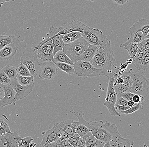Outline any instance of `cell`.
<instances>
[{"mask_svg": "<svg viewBox=\"0 0 149 147\" xmlns=\"http://www.w3.org/2000/svg\"><path fill=\"white\" fill-rule=\"evenodd\" d=\"M74 115L78 118L77 123L82 124L88 128L92 135L98 139L105 143L109 142L112 137L120 134L115 124L107 121L105 123L102 121L99 122L86 121L84 118V113L82 111L75 112Z\"/></svg>", "mask_w": 149, "mask_h": 147, "instance_id": "obj_1", "label": "cell"}, {"mask_svg": "<svg viewBox=\"0 0 149 147\" xmlns=\"http://www.w3.org/2000/svg\"><path fill=\"white\" fill-rule=\"evenodd\" d=\"M95 68L105 71L115 68L116 60L112 48L111 41L109 40L104 45L98 47L96 52L89 62Z\"/></svg>", "mask_w": 149, "mask_h": 147, "instance_id": "obj_2", "label": "cell"}, {"mask_svg": "<svg viewBox=\"0 0 149 147\" xmlns=\"http://www.w3.org/2000/svg\"><path fill=\"white\" fill-rule=\"evenodd\" d=\"M118 76L119 74L117 72L112 71L107 76L109 79V84L107 88V97L105 98L104 105L107 107L110 114L112 116L120 117L121 114L115 109V105L117 96L114 89V82Z\"/></svg>", "mask_w": 149, "mask_h": 147, "instance_id": "obj_3", "label": "cell"}, {"mask_svg": "<svg viewBox=\"0 0 149 147\" xmlns=\"http://www.w3.org/2000/svg\"><path fill=\"white\" fill-rule=\"evenodd\" d=\"M74 73L78 77L83 78L105 76L106 71L93 66L89 62L79 60L73 65Z\"/></svg>", "mask_w": 149, "mask_h": 147, "instance_id": "obj_4", "label": "cell"}, {"mask_svg": "<svg viewBox=\"0 0 149 147\" xmlns=\"http://www.w3.org/2000/svg\"><path fill=\"white\" fill-rule=\"evenodd\" d=\"M89 44L82 37L72 42L65 44L62 51L74 63L79 61L80 56Z\"/></svg>", "mask_w": 149, "mask_h": 147, "instance_id": "obj_5", "label": "cell"}, {"mask_svg": "<svg viewBox=\"0 0 149 147\" xmlns=\"http://www.w3.org/2000/svg\"><path fill=\"white\" fill-rule=\"evenodd\" d=\"M82 37L89 44L95 45L97 47L103 46L109 41L106 35L97 29L91 28L85 25L81 32Z\"/></svg>", "mask_w": 149, "mask_h": 147, "instance_id": "obj_6", "label": "cell"}, {"mask_svg": "<svg viewBox=\"0 0 149 147\" xmlns=\"http://www.w3.org/2000/svg\"><path fill=\"white\" fill-rule=\"evenodd\" d=\"M149 81L141 73L133 72L130 92L134 94L141 95L146 97L148 93Z\"/></svg>", "mask_w": 149, "mask_h": 147, "instance_id": "obj_7", "label": "cell"}, {"mask_svg": "<svg viewBox=\"0 0 149 147\" xmlns=\"http://www.w3.org/2000/svg\"><path fill=\"white\" fill-rule=\"evenodd\" d=\"M20 63L25 65L29 70L31 76H38L40 62L35 51L30 49L29 52L23 53L20 59Z\"/></svg>", "mask_w": 149, "mask_h": 147, "instance_id": "obj_8", "label": "cell"}, {"mask_svg": "<svg viewBox=\"0 0 149 147\" xmlns=\"http://www.w3.org/2000/svg\"><path fill=\"white\" fill-rule=\"evenodd\" d=\"M58 70L55 63L52 61L40 62L38 75L41 80H51L57 74Z\"/></svg>", "mask_w": 149, "mask_h": 147, "instance_id": "obj_9", "label": "cell"}, {"mask_svg": "<svg viewBox=\"0 0 149 147\" xmlns=\"http://www.w3.org/2000/svg\"><path fill=\"white\" fill-rule=\"evenodd\" d=\"M9 84L15 92L14 97V103L17 100L23 99L30 94L34 87V82L32 81L29 85L22 86L19 84L16 79L10 80Z\"/></svg>", "mask_w": 149, "mask_h": 147, "instance_id": "obj_10", "label": "cell"}, {"mask_svg": "<svg viewBox=\"0 0 149 147\" xmlns=\"http://www.w3.org/2000/svg\"><path fill=\"white\" fill-rule=\"evenodd\" d=\"M20 137L17 132L0 134V147H18V140Z\"/></svg>", "mask_w": 149, "mask_h": 147, "instance_id": "obj_11", "label": "cell"}, {"mask_svg": "<svg viewBox=\"0 0 149 147\" xmlns=\"http://www.w3.org/2000/svg\"><path fill=\"white\" fill-rule=\"evenodd\" d=\"M85 24L79 20H74L70 23H65L59 28L58 33L54 36L67 34L73 31H79L81 33L84 27Z\"/></svg>", "mask_w": 149, "mask_h": 147, "instance_id": "obj_12", "label": "cell"}, {"mask_svg": "<svg viewBox=\"0 0 149 147\" xmlns=\"http://www.w3.org/2000/svg\"><path fill=\"white\" fill-rule=\"evenodd\" d=\"M132 64L138 69L148 71L149 70V56L138 52L134 57L132 59Z\"/></svg>", "mask_w": 149, "mask_h": 147, "instance_id": "obj_13", "label": "cell"}, {"mask_svg": "<svg viewBox=\"0 0 149 147\" xmlns=\"http://www.w3.org/2000/svg\"><path fill=\"white\" fill-rule=\"evenodd\" d=\"M4 93V96L0 100V108L7 105L15 104L14 97L15 92L9 84H1Z\"/></svg>", "mask_w": 149, "mask_h": 147, "instance_id": "obj_14", "label": "cell"}, {"mask_svg": "<svg viewBox=\"0 0 149 147\" xmlns=\"http://www.w3.org/2000/svg\"><path fill=\"white\" fill-rule=\"evenodd\" d=\"M129 33H134L136 31H141L143 35L147 38H149V20L141 18L129 28Z\"/></svg>", "mask_w": 149, "mask_h": 147, "instance_id": "obj_15", "label": "cell"}, {"mask_svg": "<svg viewBox=\"0 0 149 147\" xmlns=\"http://www.w3.org/2000/svg\"><path fill=\"white\" fill-rule=\"evenodd\" d=\"M43 135L42 142L39 145L41 146L45 147L51 142H56L60 140L58 135L57 131L55 125L53 128L45 132H42Z\"/></svg>", "mask_w": 149, "mask_h": 147, "instance_id": "obj_16", "label": "cell"}, {"mask_svg": "<svg viewBox=\"0 0 149 147\" xmlns=\"http://www.w3.org/2000/svg\"><path fill=\"white\" fill-rule=\"evenodd\" d=\"M18 47L16 46L15 43L7 45L0 50V60L11 59L16 54Z\"/></svg>", "mask_w": 149, "mask_h": 147, "instance_id": "obj_17", "label": "cell"}, {"mask_svg": "<svg viewBox=\"0 0 149 147\" xmlns=\"http://www.w3.org/2000/svg\"><path fill=\"white\" fill-rule=\"evenodd\" d=\"M111 147H130L134 146V141L122 137L120 134L112 137L109 141Z\"/></svg>", "mask_w": 149, "mask_h": 147, "instance_id": "obj_18", "label": "cell"}, {"mask_svg": "<svg viewBox=\"0 0 149 147\" xmlns=\"http://www.w3.org/2000/svg\"><path fill=\"white\" fill-rule=\"evenodd\" d=\"M98 47L93 45L89 44L79 58V60L90 62L95 55Z\"/></svg>", "mask_w": 149, "mask_h": 147, "instance_id": "obj_19", "label": "cell"}, {"mask_svg": "<svg viewBox=\"0 0 149 147\" xmlns=\"http://www.w3.org/2000/svg\"><path fill=\"white\" fill-rule=\"evenodd\" d=\"M63 34L58 35V36H53L51 38L53 42V55L54 56L59 51H61L63 49L65 45V43L63 41Z\"/></svg>", "mask_w": 149, "mask_h": 147, "instance_id": "obj_20", "label": "cell"}, {"mask_svg": "<svg viewBox=\"0 0 149 147\" xmlns=\"http://www.w3.org/2000/svg\"><path fill=\"white\" fill-rule=\"evenodd\" d=\"M130 35H131L130 37L127 38V41L121 44L120 45V47H123L126 45L131 42L135 43L136 44L139 43L144 39L147 38L144 37L142 32L140 31L134 32V33H131Z\"/></svg>", "mask_w": 149, "mask_h": 147, "instance_id": "obj_21", "label": "cell"}, {"mask_svg": "<svg viewBox=\"0 0 149 147\" xmlns=\"http://www.w3.org/2000/svg\"><path fill=\"white\" fill-rule=\"evenodd\" d=\"M37 57L42 59L43 62L53 61L54 55L53 53L42 47H40L35 51Z\"/></svg>", "mask_w": 149, "mask_h": 147, "instance_id": "obj_22", "label": "cell"}, {"mask_svg": "<svg viewBox=\"0 0 149 147\" xmlns=\"http://www.w3.org/2000/svg\"><path fill=\"white\" fill-rule=\"evenodd\" d=\"M52 62L54 63L56 62H63L68 63L72 66H73L74 64V62L70 59L62 50L58 51L54 56Z\"/></svg>", "mask_w": 149, "mask_h": 147, "instance_id": "obj_23", "label": "cell"}, {"mask_svg": "<svg viewBox=\"0 0 149 147\" xmlns=\"http://www.w3.org/2000/svg\"><path fill=\"white\" fill-rule=\"evenodd\" d=\"M64 123L65 131L68 137L74 136L76 134L75 128L78 125L77 121L72 119L64 121Z\"/></svg>", "mask_w": 149, "mask_h": 147, "instance_id": "obj_24", "label": "cell"}, {"mask_svg": "<svg viewBox=\"0 0 149 147\" xmlns=\"http://www.w3.org/2000/svg\"><path fill=\"white\" fill-rule=\"evenodd\" d=\"M77 123L78 125L75 128V133L78 134L80 137L87 138L92 135V133L86 126L82 124H79L78 123Z\"/></svg>", "mask_w": 149, "mask_h": 147, "instance_id": "obj_25", "label": "cell"}, {"mask_svg": "<svg viewBox=\"0 0 149 147\" xmlns=\"http://www.w3.org/2000/svg\"><path fill=\"white\" fill-rule=\"evenodd\" d=\"M81 38H82L81 32L79 31H73L64 34L63 37V40L65 44H66L72 42Z\"/></svg>", "mask_w": 149, "mask_h": 147, "instance_id": "obj_26", "label": "cell"}, {"mask_svg": "<svg viewBox=\"0 0 149 147\" xmlns=\"http://www.w3.org/2000/svg\"><path fill=\"white\" fill-rule=\"evenodd\" d=\"M55 64L58 69L65 72L67 74L70 75L74 74V68L73 66L63 62H56Z\"/></svg>", "mask_w": 149, "mask_h": 147, "instance_id": "obj_27", "label": "cell"}, {"mask_svg": "<svg viewBox=\"0 0 149 147\" xmlns=\"http://www.w3.org/2000/svg\"><path fill=\"white\" fill-rule=\"evenodd\" d=\"M131 83H123L114 85V89L116 92V96H118L122 93L130 92Z\"/></svg>", "mask_w": 149, "mask_h": 147, "instance_id": "obj_28", "label": "cell"}, {"mask_svg": "<svg viewBox=\"0 0 149 147\" xmlns=\"http://www.w3.org/2000/svg\"><path fill=\"white\" fill-rule=\"evenodd\" d=\"M54 125L56 128L58 135V137L60 140L67 138L68 137V136L65 131L64 121L55 124Z\"/></svg>", "mask_w": 149, "mask_h": 147, "instance_id": "obj_29", "label": "cell"}, {"mask_svg": "<svg viewBox=\"0 0 149 147\" xmlns=\"http://www.w3.org/2000/svg\"><path fill=\"white\" fill-rule=\"evenodd\" d=\"M123 47L127 51L128 54L130 55V58L131 59L134 57L138 52V45L135 43L131 42L125 45Z\"/></svg>", "mask_w": 149, "mask_h": 147, "instance_id": "obj_30", "label": "cell"}, {"mask_svg": "<svg viewBox=\"0 0 149 147\" xmlns=\"http://www.w3.org/2000/svg\"><path fill=\"white\" fill-rule=\"evenodd\" d=\"M6 75L9 77L10 79H16L17 75L16 68L15 67L7 65L4 67L1 68Z\"/></svg>", "mask_w": 149, "mask_h": 147, "instance_id": "obj_31", "label": "cell"}, {"mask_svg": "<svg viewBox=\"0 0 149 147\" xmlns=\"http://www.w3.org/2000/svg\"><path fill=\"white\" fill-rule=\"evenodd\" d=\"M17 80L19 84L22 86L29 85L31 82L33 81L34 76H22L17 74L16 77Z\"/></svg>", "mask_w": 149, "mask_h": 147, "instance_id": "obj_32", "label": "cell"}, {"mask_svg": "<svg viewBox=\"0 0 149 147\" xmlns=\"http://www.w3.org/2000/svg\"><path fill=\"white\" fill-rule=\"evenodd\" d=\"M15 37L13 35L6 36V35H1L0 36V50L3 47L14 42Z\"/></svg>", "mask_w": 149, "mask_h": 147, "instance_id": "obj_33", "label": "cell"}, {"mask_svg": "<svg viewBox=\"0 0 149 147\" xmlns=\"http://www.w3.org/2000/svg\"><path fill=\"white\" fill-rule=\"evenodd\" d=\"M17 74L22 76H31L30 72L27 68L20 63L16 68Z\"/></svg>", "mask_w": 149, "mask_h": 147, "instance_id": "obj_34", "label": "cell"}, {"mask_svg": "<svg viewBox=\"0 0 149 147\" xmlns=\"http://www.w3.org/2000/svg\"><path fill=\"white\" fill-rule=\"evenodd\" d=\"M143 103H138L136 104V105L132 107H130L128 109L124 111H121L122 114H131L134 112H136V111L139 110L141 109H143Z\"/></svg>", "mask_w": 149, "mask_h": 147, "instance_id": "obj_35", "label": "cell"}, {"mask_svg": "<svg viewBox=\"0 0 149 147\" xmlns=\"http://www.w3.org/2000/svg\"><path fill=\"white\" fill-rule=\"evenodd\" d=\"M33 140L31 137H20L18 140V147H29V144Z\"/></svg>", "mask_w": 149, "mask_h": 147, "instance_id": "obj_36", "label": "cell"}, {"mask_svg": "<svg viewBox=\"0 0 149 147\" xmlns=\"http://www.w3.org/2000/svg\"><path fill=\"white\" fill-rule=\"evenodd\" d=\"M98 139L92 135L86 138L85 147H97Z\"/></svg>", "mask_w": 149, "mask_h": 147, "instance_id": "obj_37", "label": "cell"}, {"mask_svg": "<svg viewBox=\"0 0 149 147\" xmlns=\"http://www.w3.org/2000/svg\"><path fill=\"white\" fill-rule=\"evenodd\" d=\"M12 132L10 127L8 124L6 123L3 119L0 118V134L2 135L6 133Z\"/></svg>", "mask_w": 149, "mask_h": 147, "instance_id": "obj_38", "label": "cell"}, {"mask_svg": "<svg viewBox=\"0 0 149 147\" xmlns=\"http://www.w3.org/2000/svg\"><path fill=\"white\" fill-rule=\"evenodd\" d=\"M133 72H125L122 73L120 77L123 79V83H131L133 77Z\"/></svg>", "mask_w": 149, "mask_h": 147, "instance_id": "obj_39", "label": "cell"}, {"mask_svg": "<svg viewBox=\"0 0 149 147\" xmlns=\"http://www.w3.org/2000/svg\"><path fill=\"white\" fill-rule=\"evenodd\" d=\"M10 80L9 77L1 68L0 69V84H9Z\"/></svg>", "mask_w": 149, "mask_h": 147, "instance_id": "obj_40", "label": "cell"}, {"mask_svg": "<svg viewBox=\"0 0 149 147\" xmlns=\"http://www.w3.org/2000/svg\"><path fill=\"white\" fill-rule=\"evenodd\" d=\"M80 137L78 134H75L74 136L68 137L69 142L70 144L71 145L72 147H77V143H78V140Z\"/></svg>", "mask_w": 149, "mask_h": 147, "instance_id": "obj_41", "label": "cell"}, {"mask_svg": "<svg viewBox=\"0 0 149 147\" xmlns=\"http://www.w3.org/2000/svg\"><path fill=\"white\" fill-rule=\"evenodd\" d=\"M134 95V94L133 93L130 92H125V93L120 94L117 97V98L120 96L122 97L127 101H129V100H132V98Z\"/></svg>", "mask_w": 149, "mask_h": 147, "instance_id": "obj_42", "label": "cell"}, {"mask_svg": "<svg viewBox=\"0 0 149 147\" xmlns=\"http://www.w3.org/2000/svg\"><path fill=\"white\" fill-rule=\"evenodd\" d=\"M41 47H43V48H45V49L48 50V51L51 52L53 53L54 47H53V42H52V40L50 39V40L47 41Z\"/></svg>", "mask_w": 149, "mask_h": 147, "instance_id": "obj_43", "label": "cell"}, {"mask_svg": "<svg viewBox=\"0 0 149 147\" xmlns=\"http://www.w3.org/2000/svg\"><path fill=\"white\" fill-rule=\"evenodd\" d=\"M144 98L142 97L141 95L134 94L132 98V100L136 104L138 103H143V100H144Z\"/></svg>", "mask_w": 149, "mask_h": 147, "instance_id": "obj_44", "label": "cell"}, {"mask_svg": "<svg viewBox=\"0 0 149 147\" xmlns=\"http://www.w3.org/2000/svg\"><path fill=\"white\" fill-rule=\"evenodd\" d=\"M127 101L123 98L120 96L117 98L116 104L121 106H127Z\"/></svg>", "mask_w": 149, "mask_h": 147, "instance_id": "obj_45", "label": "cell"}, {"mask_svg": "<svg viewBox=\"0 0 149 147\" xmlns=\"http://www.w3.org/2000/svg\"><path fill=\"white\" fill-rule=\"evenodd\" d=\"M149 38H145L144 40L141 41L138 44L139 45L146 48L149 50Z\"/></svg>", "mask_w": 149, "mask_h": 147, "instance_id": "obj_46", "label": "cell"}, {"mask_svg": "<svg viewBox=\"0 0 149 147\" xmlns=\"http://www.w3.org/2000/svg\"><path fill=\"white\" fill-rule=\"evenodd\" d=\"M60 143L62 147H72L71 145L70 144L68 138L60 140Z\"/></svg>", "mask_w": 149, "mask_h": 147, "instance_id": "obj_47", "label": "cell"}, {"mask_svg": "<svg viewBox=\"0 0 149 147\" xmlns=\"http://www.w3.org/2000/svg\"><path fill=\"white\" fill-rule=\"evenodd\" d=\"M86 137H79L77 143V147H85Z\"/></svg>", "mask_w": 149, "mask_h": 147, "instance_id": "obj_48", "label": "cell"}, {"mask_svg": "<svg viewBox=\"0 0 149 147\" xmlns=\"http://www.w3.org/2000/svg\"><path fill=\"white\" fill-rule=\"evenodd\" d=\"M130 107L128 106H121V105H118L117 104H115V109L116 110H118V111H121H121H124L128 109Z\"/></svg>", "mask_w": 149, "mask_h": 147, "instance_id": "obj_49", "label": "cell"}, {"mask_svg": "<svg viewBox=\"0 0 149 147\" xmlns=\"http://www.w3.org/2000/svg\"><path fill=\"white\" fill-rule=\"evenodd\" d=\"M139 52H141L144 53V54H146L147 55L149 56V50L146 49V48H144V47H142V46H140V45H139Z\"/></svg>", "mask_w": 149, "mask_h": 147, "instance_id": "obj_50", "label": "cell"}, {"mask_svg": "<svg viewBox=\"0 0 149 147\" xmlns=\"http://www.w3.org/2000/svg\"><path fill=\"white\" fill-rule=\"evenodd\" d=\"M129 0H114L113 1L116 3V4L119 5H123L128 1Z\"/></svg>", "mask_w": 149, "mask_h": 147, "instance_id": "obj_51", "label": "cell"}, {"mask_svg": "<svg viewBox=\"0 0 149 147\" xmlns=\"http://www.w3.org/2000/svg\"><path fill=\"white\" fill-rule=\"evenodd\" d=\"M4 92H3V90L1 86V84H0V100H1L4 97Z\"/></svg>", "mask_w": 149, "mask_h": 147, "instance_id": "obj_52", "label": "cell"}, {"mask_svg": "<svg viewBox=\"0 0 149 147\" xmlns=\"http://www.w3.org/2000/svg\"><path fill=\"white\" fill-rule=\"evenodd\" d=\"M11 1H14L15 0H0V7H1L5 3L7 2H9Z\"/></svg>", "mask_w": 149, "mask_h": 147, "instance_id": "obj_53", "label": "cell"}, {"mask_svg": "<svg viewBox=\"0 0 149 147\" xmlns=\"http://www.w3.org/2000/svg\"><path fill=\"white\" fill-rule=\"evenodd\" d=\"M135 105H136V103H135L133 100H129V101H127V106H129V107H132Z\"/></svg>", "mask_w": 149, "mask_h": 147, "instance_id": "obj_54", "label": "cell"}, {"mask_svg": "<svg viewBox=\"0 0 149 147\" xmlns=\"http://www.w3.org/2000/svg\"><path fill=\"white\" fill-rule=\"evenodd\" d=\"M35 146H36V144H35L34 142H33V143H31H31H30L29 147H33Z\"/></svg>", "mask_w": 149, "mask_h": 147, "instance_id": "obj_55", "label": "cell"}, {"mask_svg": "<svg viewBox=\"0 0 149 147\" xmlns=\"http://www.w3.org/2000/svg\"><path fill=\"white\" fill-rule=\"evenodd\" d=\"M84 1H97V0H84Z\"/></svg>", "mask_w": 149, "mask_h": 147, "instance_id": "obj_56", "label": "cell"}, {"mask_svg": "<svg viewBox=\"0 0 149 147\" xmlns=\"http://www.w3.org/2000/svg\"><path fill=\"white\" fill-rule=\"evenodd\" d=\"M112 1H114V0H112Z\"/></svg>", "mask_w": 149, "mask_h": 147, "instance_id": "obj_57", "label": "cell"}]
</instances>
